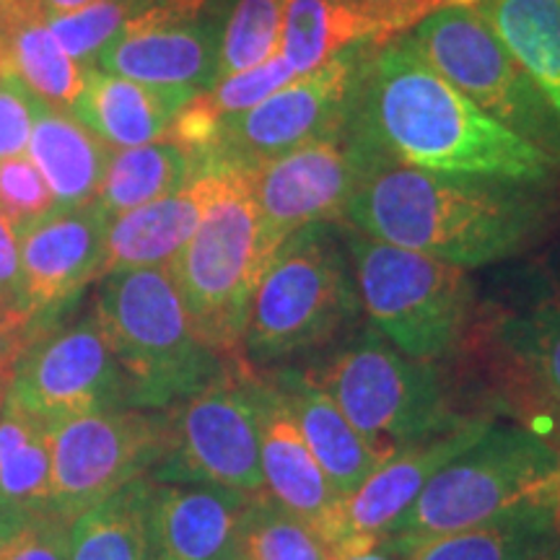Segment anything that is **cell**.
Instances as JSON below:
<instances>
[{"label":"cell","mask_w":560,"mask_h":560,"mask_svg":"<svg viewBox=\"0 0 560 560\" xmlns=\"http://www.w3.org/2000/svg\"><path fill=\"white\" fill-rule=\"evenodd\" d=\"M348 145L366 172L384 164L552 185L560 161L503 128L441 79L410 34L369 42L348 96Z\"/></svg>","instance_id":"cell-1"},{"label":"cell","mask_w":560,"mask_h":560,"mask_svg":"<svg viewBox=\"0 0 560 560\" xmlns=\"http://www.w3.org/2000/svg\"><path fill=\"white\" fill-rule=\"evenodd\" d=\"M552 210L540 182L384 164L363 177L340 223L467 270L522 255L548 234Z\"/></svg>","instance_id":"cell-2"},{"label":"cell","mask_w":560,"mask_h":560,"mask_svg":"<svg viewBox=\"0 0 560 560\" xmlns=\"http://www.w3.org/2000/svg\"><path fill=\"white\" fill-rule=\"evenodd\" d=\"M361 299L340 223H310L291 234L249 301L242 355L249 366H278L335 346L359 325Z\"/></svg>","instance_id":"cell-3"},{"label":"cell","mask_w":560,"mask_h":560,"mask_svg":"<svg viewBox=\"0 0 560 560\" xmlns=\"http://www.w3.org/2000/svg\"><path fill=\"white\" fill-rule=\"evenodd\" d=\"M91 312L120 363L128 408H172L229 361L198 338L170 265L104 276Z\"/></svg>","instance_id":"cell-4"},{"label":"cell","mask_w":560,"mask_h":560,"mask_svg":"<svg viewBox=\"0 0 560 560\" xmlns=\"http://www.w3.org/2000/svg\"><path fill=\"white\" fill-rule=\"evenodd\" d=\"M340 234L371 330L418 361L441 363L465 350L478 317L465 268L371 240L346 223Z\"/></svg>","instance_id":"cell-5"},{"label":"cell","mask_w":560,"mask_h":560,"mask_svg":"<svg viewBox=\"0 0 560 560\" xmlns=\"http://www.w3.org/2000/svg\"><path fill=\"white\" fill-rule=\"evenodd\" d=\"M304 371L330 395L380 462L470 418L454 408L439 363L410 359L374 330L353 335Z\"/></svg>","instance_id":"cell-6"},{"label":"cell","mask_w":560,"mask_h":560,"mask_svg":"<svg viewBox=\"0 0 560 560\" xmlns=\"http://www.w3.org/2000/svg\"><path fill=\"white\" fill-rule=\"evenodd\" d=\"M558 465L560 454L537 433L516 423H490L475 444L433 475L380 540L405 556L429 537L475 527L524 503L552 506L548 482Z\"/></svg>","instance_id":"cell-7"},{"label":"cell","mask_w":560,"mask_h":560,"mask_svg":"<svg viewBox=\"0 0 560 560\" xmlns=\"http://www.w3.org/2000/svg\"><path fill=\"white\" fill-rule=\"evenodd\" d=\"M270 257L247 170H221L200 226L170 262L195 332L221 359L242 355L252 293Z\"/></svg>","instance_id":"cell-8"},{"label":"cell","mask_w":560,"mask_h":560,"mask_svg":"<svg viewBox=\"0 0 560 560\" xmlns=\"http://www.w3.org/2000/svg\"><path fill=\"white\" fill-rule=\"evenodd\" d=\"M164 420L166 444L149 475L153 482L265 493L257 374L244 355L229 359L206 387L166 408Z\"/></svg>","instance_id":"cell-9"},{"label":"cell","mask_w":560,"mask_h":560,"mask_svg":"<svg viewBox=\"0 0 560 560\" xmlns=\"http://www.w3.org/2000/svg\"><path fill=\"white\" fill-rule=\"evenodd\" d=\"M418 52L482 115L560 161V117L478 9L454 5L410 32Z\"/></svg>","instance_id":"cell-10"},{"label":"cell","mask_w":560,"mask_h":560,"mask_svg":"<svg viewBox=\"0 0 560 560\" xmlns=\"http://www.w3.org/2000/svg\"><path fill=\"white\" fill-rule=\"evenodd\" d=\"M467 348L486 361L488 400L560 454V296L475 317Z\"/></svg>","instance_id":"cell-11"},{"label":"cell","mask_w":560,"mask_h":560,"mask_svg":"<svg viewBox=\"0 0 560 560\" xmlns=\"http://www.w3.org/2000/svg\"><path fill=\"white\" fill-rule=\"evenodd\" d=\"M166 444L164 410L109 408L52 425L50 511L75 522L138 478H149Z\"/></svg>","instance_id":"cell-12"},{"label":"cell","mask_w":560,"mask_h":560,"mask_svg":"<svg viewBox=\"0 0 560 560\" xmlns=\"http://www.w3.org/2000/svg\"><path fill=\"white\" fill-rule=\"evenodd\" d=\"M366 45L369 42L348 47L330 66L296 79L252 109L221 117L213 143L200 156V174L255 170L317 138L340 136Z\"/></svg>","instance_id":"cell-13"},{"label":"cell","mask_w":560,"mask_h":560,"mask_svg":"<svg viewBox=\"0 0 560 560\" xmlns=\"http://www.w3.org/2000/svg\"><path fill=\"white\" fill-rule=\"evenodd\" d=\"M231 0H151L96 58V68L149 86L215 83Z\"/></svg>","instance_id":"cell-14"},{"label":"cell","mask_w":560,"mask_h":560,"mask_svg":"<svg viewBox=\"0 0 560 560\" xmlns=\"http://www.w3.org/2000/svg\"><path fill=\"white\" fill-rule=\"evenodd\" d=\"M5 389L52 425L94 410L128 408L120 363L94 312L47 327L24 350Z\"/></svg>","instance_id":"cell-15"},{"label":"cell","mask_w":560,"mask_h":560,"mask_svg":"<svg viewBox=\"0 0 560 560\" xmlns=\"http://www.w3.org/2000/svg\"><path fill=\"white\" fill-rule=\"evenodd\" d=\"M247 174L265 247L276 255L280 244L310 223H340L369 172L340 132L299 145Z\"/></svg>","instance_id":"cell-16"},{"label":"cell","mask_w":560,"mask_h":560,"mask_svg":"<svg viewBox=\"0 0 560 560\" xmlns=\"http://www.w3.org/2000/svg\"><path fill=\"white\" fill-rule=\"evenodd\" d=\"M257 405H260V462L265 493L296 516L325 542L327 552L346 540L342 529V495L327 480L325 470L301 436L283 395L270 376L257 374Z\"/></svg>","instance_id":"cell-17"},{"label":"cell","mask_w":560,"mask_h":560,"mask_svg":"<svg viewBox=\"0 0 560 560\" xmlns=\"http://www.w3.org/2000/svg\"><path fill=\"white\" fill-rule=\"evenodd\" d=\"M107 213L89 202L55 210L19 236L24 304L34 314H66L100 280Z\"/></svg>","instance_id":"cell-18"},{"label":"cell","mask_w":560,"mask_h":560,"mask_svg":"<svg viewBox=\"0 0 560 560\" xmlns=\"http://www.w3.org/2000/svg\"><path fill=\"white\" fill-rule=\"evenodd\" d=\"M490 425V418H465L439 436L405 446L395 457L382 462L348 499H342V529L348 545L376 542L412 506L420 490L429 486L446 462L475 444ZM335 550V552H338ZM332 552V556H335Z\"/></svg>","instance_id":"cell-19"},{"label":"cell","mask_w":560,"mask_h":560,"mask_svg":"<svg viewBox=\"0 0 560 560\" xmlns=\"http://www.w3.org/2000/svg\"><path fill=\"white\" fill-rule=\"evenodd\" d=\"M255 495L221 486L153 482L149 527L156 560H234Z\"/></svg>","instance_id":"cell-20"},{"label":"cell","mask_w":560,"mask_h":560,"mask_svg":"<svg viewBox=\"0 0 560 560\" xmlns=\"http://www.w3.org/2000/svg\"><path fill=\"white\" fill-rule=\"evenodd\" d=\"M219 185L221 170L202 172L182 190L115 215L104 236L100 280L120 270L170 265L200 226Z\"/></svg>","instance_id":"cell-21"},{"label":"cell","mask_w":560,"mask_h":560,"mask_svg":"<svg viewBox=\"0 0 560 560\" xmlns=\"http://www.w3.org/2000/svg\"><path fill=\"white\" fill-rule=\"evenodd\" d=\"M198 94V89L149 86L86 68V81L70 104V115L109 149H136L164 138L177 112Z\"/></svg>","instance_id":"cell-22"},{"label":"cell","mask_w":560,"mask_h":560,"mask_svg":"<svg viewBox=\"0 0 560 560\" xmlns=\"http://www.w3.org/2000/svg\"><path fill=\"white\" fill-rule=\"evenodd\" d=\"M270 382L283 395L301 436L325 470L327 480L342 499H348L382 465L380 457L369 450L353 423L342 416L330 395L306 376L304 369L280 366Z\"/></svg>","instance_id":"cell-23"},{"label":"cell","mask_w":560,"mask_h":560,"mask_svg":"<svg viewBox=\"0 0 560 560\" xmlns=\"http://www.w3.org/2000/svg\"><path fill=\"white\" fill-rule=\"evenodd\" d=\"M112 149L68 112L42 102L34 117L30 159L50 187L55 208H81L96 200Z\"/></svg>","instance_id":"cell-24"},{"label":"cell","mask_w":560,"mask_h":560,"mask_svg":"<svg viewBox=\"0 0 560 560\" xmlns=\"http://www.w3.org/2000/svg\"><path fill=\"white\" fill-rule=\"evenodd\" d=\"M50 482L52 423L5 389L0 400V516L47 514Z\"/></svg>","instance_id":"cell-25"},{"label":"cell","mask_w":560,"mask_h":560,"mask_svg":"<svg viewBox=\"0 0 560 560\" xmlns=\"http://www.w3.org/2000/svg\"><path fill=\"white\" fill-rule=\"evenodd\" d=\"M0 70L16 73L37 100L55 109H70L86 81V68L62 50L34 0L0 26Z\"/></svg>","instance_id":"cell-26"},{"label":"cell","mask_w":560,"mask_h":560,"mask_svg":"<svg viewBox=\"0 0 560 560\" xmlns=\"http://www.w3.org/2000/svg\"><path fill=\"white\" fill-rule=\"evenodd\" d=\"M475 9L560 117V0H480Z\"/></svg>","instance_id":"cell-27"},{"label":"cell","mask_w":560,"mask_h":560,"mask_svg":"<svg viewBox=\"0 0 560 560\" xmlns=\"http://www.w3.org/2000/svg\"><path fill=\"white\" fill-rule=\"evenodd\" d=\"M198 174V159L170 140H153L136 149H112L94 202L112 221L125 210L182 190Z\"/></svg>","instance_id":"cell-28"},{"label":"cell","mask_w":560,"mask_h":560,"mask_svg":"<svg viewBox=\"0 0 560 560\" xmlns=\"http://www.w3.org/2000/svg\"><path fill=\"white\" fill-rule=\"evenodd\" d=\"M151 478H138L68 527V560H156L149 527Z\"/></svg>","instance_id":"cell-29"},{"label":"cell","mask_w":560,"mask_h":560,"mask_svg":"<svg viewBox=\"0 0 560 560\" xmlns=\"http://www.w3.org/2000/svg\"><path fill=\"white\" fill-rule=\"evenodd\" d=\"M558 535L548 503H524L475 524V527L429 537L405 552V560H527Z\"/></svg>","instance_id":"cell-30"},{"label":"cell","mask_w":560,"mask_h":560,"mask_svg":"<svg viewBox=\"0 0 560 560\" xmlns=\"http://www.w3.org/2000/svg\"><path fill=\"white\" fill-rule=\"evenodd\" d=\"M369 42V34L353 13L338 0H289L283 13L278 55L289 62L296 79L317 73L346 52Z\"/></svg>","instance_id":"cell-31"},{"label":"cell","mask_w":560,"mask_h":560,"mask_svg":"<svg viewBox=\"0 0 560 560\" xmlns=\"http://www.w3.org/2000/svg\"><path fill=\"white\" fill-rule=\"evenodd\" d=\"M289 0H231L221 34L215 81L270 60L280 50Z\"/></svg>","instance_id":"cell-32"},{"label":"cell","mask_w":560,"mask_h":560,"mask_svg":"<svg viewBox=\"0 0 560 560\" xmlns=\"http://www.w3.org/2000/svg\"><path fill=\"white\" fill-rule=\"evenodd\" d=\"M242 552L247 560H332L325 542L268 493L255 495L249 503Z\"/></svg>","instance_id":"cell-33"},{"label":"cell","mask_w":560,"mask_h":560,"mask_svg":"<svg viewBox=\"0 0 560 560\" xmlns=\"http://www.w3.org/2000/svg\"><path fill=\"white\" fill-rule=\"evenodd\" d=\"M149 3L151 0H96L81 11L45 19V24L70 58L96 66V58L117 39L122 26Z\"/></svg>","instance_id":"cell-34"},{"label":"cell","mask_w":560,"mask_h":560,"mask_svg":"<svg viewBox=\"0 0 560 560\" xmlns=\"http://www.w3.org/2000/svg\"><path fill=\"white\" fill-rule=\"evenodd\" d=\"M55 198L32 159L13 156L0 161V215L11 223L16 236L55 213Z\"/></svg>","instance_id":"cell-35"},{"label":"cell","mask_w":560,"mask_h":560,"mask_svg":"<svg viewBox=\"0 0 560 560\" xmlns=\"http://www.w3.org/2000/svg\"><path fill=\"white\" fill-rule=\"evenodd\" d=\"M293 81H296V75H293L289 62L280 58V55H272L270 60L260 62V66L215 81L210 89L200 91V100L221 120V117L252 109L255 104L265 102L270 94H276V91L289 86Z\"/></svg>","instance_id":"cell-36"},{"label":"cell","mask_w":560,"mask_h":560,"mask_svg":"<svg viewBox=\"0 0 560 560\" xmlns=\"http://www.w3.org/2000/svg\"><path fill=\"white\" fill-rule=\"evenodd\" d=\"M338 3L361 21L369 42L384 45V42L416 30L420 21L433 16V13L454 9V5L472 9L480 0H338Z\"/></svg>","instance_id":"cell-37"},{"label":"cell","mask_w":560,"mask_h":560,"mask_svg":"<svg viewBox=\"0 0 560 560\" xmlns=\"http://www.w3.org/2000/svg\"><path fill=\"white\" fill-rule=\"evenodd\" d=\"M68 522L60 516H0V560H68Z\"/></svg>","instance_id":"cell-38"},{"label":"cell","mask_w":560,"mask_h":560,"mask_svg":"<svg viewBox=\"0 0 560 560\" xmlns=\"http://www.w3.org/2000/svg\"><path fill=\"white\" fill-rule=\"evenodd\" d=\"M42 100L32 94L11 70H0V161L21 156L30 149L34 117Z\"/></svg>","instance_id":"cell-39"},{"label":"cell","mask_w":560,"mask_h":560,"mask_svg":"<svg viewBox=\"0 0 560 560\" xmlns=\"http://www.w3.org/2000/svg\"><path fill=\"white\" fill-rule=\"evenodd\" d=\"M60 319L62 314H34L26 306L0 304V384L11 380L24 350Z\"/></svg>","instance_id":"cell-40"},{"label":"cell","mask_w":560,"mask_h":560,"mask_svg":"<svg viewBox=\"0 0 560 560\" xmlns=\"http://www.w3.org/2000/svg\"><path fill=\"white\" fill-rule=\"evenodd\" d=\"M0 304L26 306L24 285H21L19 236L3 215H0Z\"/></svg>","instance_id":"cell-41"},{"label":"cell","mask_w":560,"mask_h":560,"mask_svg":"<svg viewBox=\"0 0 560 560\" xmlns=\"http://www.w3.org/2000/svg\"><path fill=\"white\" fill-rule=\"evenodd\" d=\"M332 560H405L400 552H395L389 545L382 540L363 542V545H348V548L338 550Z\"/></svg>","instance_id":"cell-42"},{"label":"cell","mask_w":560,"mask_h":560,"mask_svg":"<svg viewBox=\"0 0 560 560\" xmlns=\"http://www.w3.org/2000/svg\"><path fill=\"white\" fill-rule=\"evenodd\" d=\"M91 3H96V0H34V5H37V11L45 19L62 16V13L81 11V9H86V5H91Z\"/></svg>","instance_id":"cell-43"},{"label":"cell","mask_w":560,"mask_h":560,"mask_svg":"<svg viewBox=\"0 0 560 560\" xmlns=\"http://www.w3.org/2000/svg\"><path fill=\"white\" fill-rule=\"evenodd\" d=\"M527 560H560V535L545 542L542 548H537Z\"/></svg>","instance_id":"cell-44"},{"label":"cell","mask_w":560,"mask_h":560,"mask_svg":"<svg viewBox=\"0 0 560 560\" xmlns=\"http://www.w3.org/2000/svg\"><path fill=\"white\" fill-rule=\"evenodd\" d=\"M26 3H32V0H0V26L9 21L13 13H19L21 9H24Z\"/></svg>","instance_id":"cell-45"},{"label":"cell","mask_w":560,"mask_h":560,"mask_svg":"<svg viewBox=\"0 0 560 560\" xmlns=\"http://www.w3.org/2000/svg\"><path fill=\"white\" fill-rule=\"evenodd\" d=\"M552 516H556V529L560 535V501H556V506H552Z\"/></svg>","instance_id":"cell-46"},{"label":"cell","mask_w":560,"mask_h":560,"mask_svg":"<svg viewBox=\"0 0 560 560\" xmlns=\"http://www.w3.org/2000/svg\"><path fill=\"white\" fill-rule=\"evenodd\" d=\"M9 384V382H5ZM5 384H0V400H3V392H5Z\"/></svg>","instance_id":"cell-47"},{"label":"cell","mask_w":560,"mask_h":560,"mask_svg":"<svg viewBox=\"0 0 560 560\" xmlns=\"http://www.w3.org/2000/svg\"><path fill=\"white\" fill-rule=\"evenodd\" d=\"M234 560H247V558H244V552H240V556H236Z\"/></svg>","instance_id":"cell-48"}]
</instances>
